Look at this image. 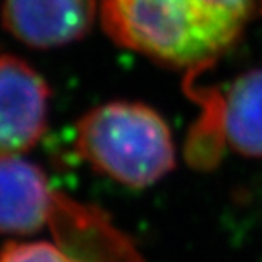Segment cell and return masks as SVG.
<instances>
[{
  "mask_svg": "<svg viewBox=\"0 0 262 262\" xmlns=\"http://www.w3.org/2000/svg\"><path fill=\"white\" fill-rule=\"evenodd\" d=\"M255 0H102L117 44L177 68L217 58L238 38Z\"/></svg>",
  "mask_w": 262,
  "mask_h": 262,
  "instance_id": "obj_1",
  "label": "cell"
},
{
  "mask_svg": "<svg viewBox=\"0 0 262 262\" xmlns=\"http://www.w3.org/2000/svg\"><path fill=\"white\" fill-rule=\"evenodd\" d=\"M75 144L91 168L131 188H147L175 168L169 126L146 104L95 107L78 120Z\"/></svg>",
  "mask_w": 262,
  "mask_h": 262,
  "instance_id": "obj_2",
  "label": "cell"
},
{
  "mask_svg": "<svg viewBox=\"0 0 262 262\" xmlns=\"http://www.w3.org/2000/svg\"><path fill=\"white\" fill-rule=\"evenodd\" d=\"M49 86L18 57L0 55V157H18L44 135Z\"/></svg>",
  "mask_w": 262,
  "mask_h": 262,
  "instance_id": "obj_3",
  "label": "cell"
},
{
  "mask_svg": "<svg viewBox=\"0 0 262 262\" xmlns=\"http://www.w3.org/2000/svg\"><path fill=\"white\" fill-rule=\"evenodd\" d=\"M95 13L97 0H4L2 22L16 40L48 49L84 37Z\"/></svg>",
  "mask_w": 262,
  "mask_h": 262,
  "instance_id": "obj_4",
  "label": "cell"
},
{
  "mask_svg": "<svg viewBox=\"0 0 262 262\" xmlns=\"http://www.w3.org/2000/svg\"><path fill=\"white\" fill-rule=\"evenodd\" d=\"M57 201L38 166L20 157H0V233H37L53 215Z\"/></svg>",
  "mask_w": 262,
  "mask_h": 262,
  "instance_id": "obj_5",
  "label": "cell"
},
{
  "mask_svg": "<svg viewBox=\"0 0 262 262\" xmlns=\"http://www.w3.org/2000/svg\"><path fill=\"white\" fill-rule=\"evenodd\" d=\"M222 129L228 144L244 157H262V70L244 73L222 102Z\"/></svg>",
  "mask_w": 262,
  "mask_h": 262,
  "instance_id": "obj_6",
  "label": "cell"
},
{
  "mask_svg": "<svg viewBox=\"0 0 262 262\" xmlns=\"http://www.w3.org/2000/svg\"><path fill=\"white\" fill-rule=\"evenodd\" d=\"M0 262H84L77 260L71 255L49 242H20L8 244L0 253Z\"/></svg>",
  "mask_w": 262,
  "mask_h": 262,
  "instance_id": "obj_7",
  "label": "cell"
},
{
  "mask_svg": "<svg viewBox=\"0 0 262 262\" xmlns=\"http://www.w3.org/2000/svg\"><path fill=\"white\" fill-rule=\"evenodd\" d=\"M255 6H257V8L262 11V0H255Z\"/></svg>",
  "mask_w": 262,
  "mask_h": 262,
  "instance_id": "obj_8",
  "label": "cell"
}]
</instances>
